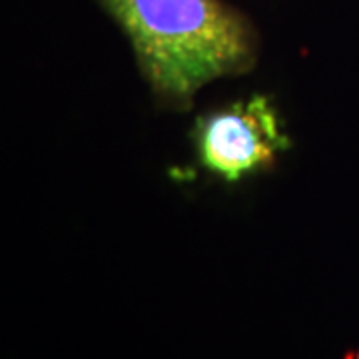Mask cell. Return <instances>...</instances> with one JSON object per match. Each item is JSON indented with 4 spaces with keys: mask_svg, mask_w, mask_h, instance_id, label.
Wrapping results in <instances>:
<instances>
[{
    "mask_svg": "<svg viewBox=\"0 0 359 359\" xmlns=\"http://www.w3.org/2000/svg\"><path fill=\"white\" fill-rule=\"evenodd\" d=\"M194 140L200 164L226 182L271 166L290 146L278 112L259 94L198 118Z\"/></svg>",
    "mask_w": 359,
    "mask_h": 359,
    "instance_id": "cell-2",
    "label": "cell"
},
{
    "mask_svg": "<svg viewBox=\"0 0 359 359\" xmlns=\"http://www.w3.org/2000/svg\"><path fill=\"white\" fill-rule=\"evenodd\" d=\"M128 36L148 84L164 102L190 108L212 80L250 70V22L219 0H100Z\"/></svg>",
    "mask_w": 359,
    "mask_h": 359,
    "instance_id": "cell-1",
    "label": "cell"
}]
</instances>
